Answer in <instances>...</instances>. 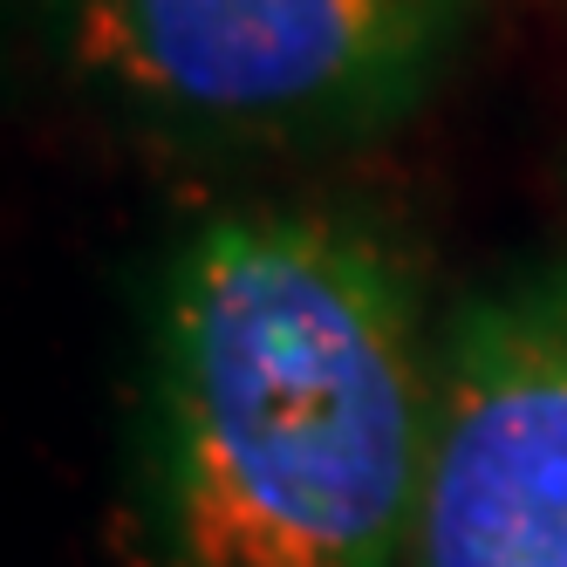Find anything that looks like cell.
I'll return each instance as SVG.
<instances>
[{
  "mask_svg": "<svg viewBox=\"0 0 567 567\" xmlns=\"http://www.w3.org/2000/svg\"><path fill=\"white\" fill-rule=\"evenodd\" d=\"M403 567H567V260L452 308Z\"/></svg>",
  "mask_w": 567,
  "mask_h": 567,
  "instance_id": "cell-3",
  "label": "cell"
},
{
  "mask_svg": "<svg viewBox=\"0 0 567 567\" xmlns=\"http://www.w3.org/2000/svg\"><path fill=\"white\" fill-rule=\"evenodd\" d=\"M437 342L396 239L349 206L206 213L151 280L144 567H403Z\"/></svg>",
  "mask_w": 567,
  "mask_h": 567,
  "instance_id": "cell-1",
  "label": "cell"
},
{
  "mask_svg": "<svg viewBox=\"0 0 567 567\" xmlns=\"http://www.w3.org/2000/svg\"><path fill=\"white\" fill-rule=\"evenodd\" d=\"M478 0H42L49 55L137 131L336 144L411 116Z\"/></svg>",
  "mask_w": 567,
  "mask_h": 567,
  "instance_id": "cell-2",
  "label": "cell"
}]
</instances>
